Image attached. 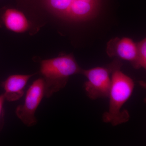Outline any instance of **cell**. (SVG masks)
I'll return each instance as SVG.
<instances>
[{"instance_id":"7a4b0ae2","label":"cell","mask_w":146,"mask_h":146,"mask_svg":"<svg viewBox=\"0 0 146 146\" xmlns=\"http://www.w3.org/2000/svg\"><path fill=\"white\" fill-rule=\"evenodd\" d=\"M40 65L47 98L63 89L70 76L81 74L82 70L72 54L41 60Z\"/></svg>"},{"instance_id":"ba28073f","label":"cell","mask_w":146,"mask_h":146,"mask_svg":"<svg viewBox=\"0 0 146 146\" xmlns=\"http://www.w3.org/2000/svg\"><path fill=\"white\" fill-rule=\"evenodd\" d=\"M34 75H12L3 82L1 86L4 90L3 94L6 100L15 102L21 98L29 80Z\"/></svg>"},{"instance_id":"52a82bcc","label":"cell","mask_w":146,"mask_h":146,"mask_svg":"<svg viewBox=\"0 0 146 146\" xmlns=\"http://www.w3.org/2000/svg\"><path fill=\"white\" fill-rule=\"evenodd\" d=\"M32 24L21 11L12 8L0 10V27L16 33H24L30 30Z\"/></svg>"},{"instance_id":"9c48e42d","label":"cell","mask_w":146,"mask_h":146,"mask_svg":"<svg viewBox=\"0 0 146 146\" xmlns=\"http://www.w3.org/2000/svg\"><path fill=\"white\" fill-rule=\"evenodd\" d=\"M137 56L134 68L136 69L141 68L146 69V39H143L137 44Z\"/></svg>"},{"instance_id":"3957f363","label":"cell","mask_w":146,"mask_h":146,"mask_svg":"<svg viewBox=\"0 0 146 146\" xmlns=\"http://www.w3.org/2000/svg\"><path fill=\"white\" fill-rule=\"evenodd\" d=\"M51 13L69 22L87 21L96 16L100 0H44Z\"/></svg>"},{"instance_id":"6da1fadb","label":"cell","mask_w":146,"mask_h":146,"mask_svg":"<svg viewBox=\"0 0 146 146\" xmlns=\"http://www.w3.org/2000/svg\"><path fill=\"white\" fill-rule=\"evenodd\" d=\"M121 63H118L111 74V84L109 91V108L102 116L104 122L116 126L127 122L129 114L126 110H122L123 106L133 93L135 84L129 76L121 70Z\"/></svg>"},{"instance_id":"8992f818","label":"cell","mask_w":146,"mask_h":146,"mask_svg":"<svg viewBox=\"0 0 146 146\" xmlns=\"http://www.w3.org/2000/svg\"><path fill=\"white\" fill-rule=\"evenodd\" d=\"M106 52L110 57L115 56L129 61L134 67L137 59V44L128 37H116L108 43Z\"/></svg>"},{"instance_id":"5b68a950","label":"cell","mask_w":146,"mask_h":146,"mask_svg":"<svg viewBox=\"0 0 146 146\" xmlns=\"http://www.w3.org/2000/svg\"><path fill=\"white\" fill-rule=\"evenodd\" d=\"M44 97V84L43 79L40 78L29 87L23 104L18 106L16 110V116L27 126H33L37 123L35 112Z\"/></svg>"},{"instance_id":"277c9868","label":"cell","mask_w":146,"mask_h":146,"mask_svg":"<svg viewBox=\"0 0 146 146\" xmlns=\"http://www.w3.org/2000/svg\"><path fill=\"white\" fill-rule=\"evenodd\" d=\"M120 62L116 60L108 68L98 67L89 70L82 69L81 74L87 79L84 83V89L90 99L108 97L111 86V74Z\"/></svg>"},{"instance_id":"30bf717a","label":"cell","mask_w":146,"mask_h":146,"mask_svg":"<svg viewBox=\"0 0 146 146\" xmlns=\"http://www.w3.org/2000/svg\"><path fill=\"white\" fill-rule=\"evenodd\" d=\"M5 98L3 94L0 95V131L2 129L4 123L5 110L4 104Z\"/></svg>"}]
</instances>
